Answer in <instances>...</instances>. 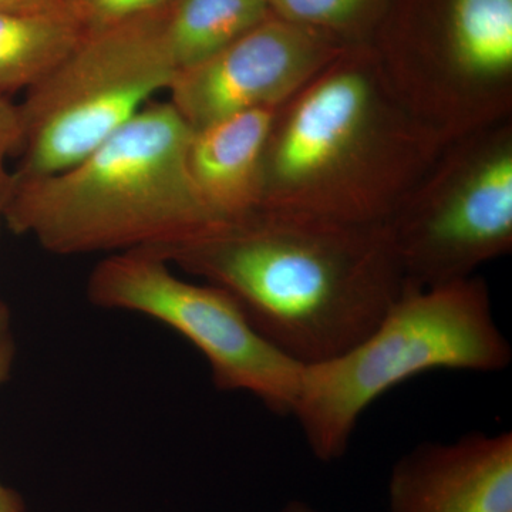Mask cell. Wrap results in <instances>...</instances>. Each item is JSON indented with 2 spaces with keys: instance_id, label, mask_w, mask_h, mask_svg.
I'll use <instances>...</instances> for the list:
<instances>
[{
  "instance_id": "e0dca14e",
  "label": "cell",
  "mask_w": 512,
  "mask_h": 512,
  "mask_svg": "<svg viewBox=\"0 0 512 512\" xmlns=\"http://www.w3.org/2000/svg\"><path fill=\"white\" fill-rule=\"evenodd\" d=\"M67 0H0V13H35L56 9Z\"/></svg>"
},
{
  "instance_id": "7a4b0ae2",
  "label": "cell",
  "mask_w": 512,
  "mask_h": 512,
  "mask_svg": "<svg viewBox=\"0 0 512 512\" xmlns=\"http://www.w3.org/2000/svg\"><path fill=\"white\" fill-rule=\"evenodd\" d=\"M448 144L404 107L377 57L346 50L276 110L259 211L386 224Z\"/></svg>"
},
{
  "instance_id": "d6986e66",
  "label": "cell",
  "mask_w": 512,
  "mask_h": 512,
  "mask_svg": "<svg viewBox=\"0 0 512 512\" xmlns=\"http://www.w3.org/2000/svg\"><path fill=\"white\" fill-rule=\"evenodd\" d=\"M281 512H316L311 504L303 500L288 501L282 508Z\"/></svg>"
},
{
  "instance_id": "277c9868",
  "label": "cell",
  "mask_w": 512,
  "mask_h": 512,
  "mask_svg": "<svg viewBox=\"0 0 512 512\" xmlns=\"http://www.w3.org/2000/svg\"><path fill=\"white\" fill-rule=\"evenodd\" d=\"M511 360L483 278L404 288L365 339L302 367L291 416L313 457L335 463L348 453L367 407L399 384L431 370L501 372Z\"/></svg>"
},
{
  "instance_id": "3957f363",
  "label": "cell",
  "mask_w": 512,
  "mask_h": 512,
  "mask_svg": "<svg viewBox=\"0 0 512 512\" xmlns=\"http://www.w3.org/2000/svg\"><path fill=\"white\" fill-rule=\"evenodd\" d=\"M194 130L170 101L148 103L60 173L15 183L2 221L62 256L161 252L224 227L188 170Z\"/></svg>"
},
{
  "instance_id": "5b68a950",
  "label": "cell",
  "mask_w": 512,
  "mask_h": 512,
  "mask_svg": "<svg viewBox=\"0 0 512 512\" xmlns=\"http://www.w3.org/2000/svg\"><path fill=\"white\" fill-rule=\"evenodd\" d=\"M164 16L165 8L87 30L73 52L26 92L15 183L73 167L170 89L178 67L165 40Z\"/></svg>"
},
{
  "instance_id": "5bb4252c",
  "label": "cell",
  "mask_w": 512,
  "mask_h": 512,
  "mask_svg": "<svg viewBox=\"0 0 512 512\" xmlns=\"http://www.w3.org/2000/svg\"><path fill=\"white\" fill-rule=\"evenodd\" d=\"M173 0H72L84 28L96 30L150 15L167 8Z\"/></svg>"
},
{
  "instance_id": "7c38bea8",
  "label": "cell",
  "mask_w": 512,
  "mask_h": 512,
  "mask_svg": "<svg viewBox=\"0 0 512 512\" xmlns=\"http://www.w3.org/2000/svg\"><path fill=\"white\" fill-rule=\"evenodd\" d=\"M271 15L268 0H173L164 32L178 72L217 55Z\"/></svg>"
},
{
  "instance_id": "30bf717a",
  "label": "cell",
  "mask_w": 512,
  "mask_h": 512,
  "mask_svg": "<svg viewBox=\"0 0 512 512\" xmlns=\"http://www.w3.org/2000/svg\"><path fill=\"white\" fill-rule=\"evenodd\" d=\"M276 110L235 114L192 133L188 170L202 200L225 224L261 208L262 157Z\"/></svg>"
},
{
  "instance_id": "2e32d148",
  "label": "cell",
  "mask_w": 512,
  "mask_h": 512,
  "mask_svg": "<svg viewBox=\"0 0 512 512\" xmlns=\"http://www.w3.org/2000/svg\"><path fill=\"white\" fill-rule=\"evenodd\" d=\"M16 343L8 305L0 298V386L9 379L15 363Z\"/></svg>"
},
{
  "instance_id": "52a82bcc",
  "label": "cell",
  "mask_w": 512,
  "mask_h": 512,
  "mask_svg": "<svg viewBox=\"0 0 512 512\" xmlns=\"http://www.w3.org/2000/svg\"><path fill=\"white\" fill-rule=\"evenodd\" d=\"M87 298L109 311L140 313L192 343L222 392H247L291 416L302 367L266 342L237 301L218 286L192 284L147 251L107 255L87 281Z\"/></svg>"
},
{
  "instance_id": "9a60e30c",
  "label": "cell",
  "mask_w": 512,
  "mask_h": 512,
  "mask_svg": "<svg viewBox=\"0 0 512 512\" xmlns=\"http://www.w3.org/2000/svg\"><path fill=\"white\" fill-rule=\"evenodd\" d=\"M22 137L20 104H15L8 96L0 94V221L15 187V177L9 167V158L19 153Z\"/></svg>"
},
{
  "instance_id": "8fae6325",
  "label": "cell",
  "mask_w": 512,
  "mask_h": 512,
  "mask_svg": "<svg viewBox=\"0 0 512 512\" xmlns=\"http://www.w3.org/2000/svg\"><path fill=\"white\" fill-rule=\"evenodd\" d=\"M86 33L72 0L45 12L0 13V94L28 92Z\"/></svg>"
},
{
  "instance_id": "9c48e42d",
  "label": "cell",
  "mask_w": 512,
  "mask_h": 512,
  "mask_svg": "<svg viewBox=\"0 0 512 512\" xmlns=\"http://www.w3.org/2000/svg\"><path fill=\"white\" fill-rule=\"evenodd\" d=\"M386 512H512V433L424 441L397 458Z\"/></svg>"
},
{
  "instance_id": "8992f818",
  "label": "cell",
  "mask_w": 512,
  "mask_h": 512,
  "mask_svg": "<svg viewBox=\"0 0 512 512\" xmlns=\"http://www.w3.org/2000/svg\"><path fill=\"white\" fill-rule=\"evenodd\" d=\"M386 227L406 288L461 281L510 254V121L451 141Z\"/></svg>"
},
{
  "instance_id": "ba28073f",
  "label": "cell",
  "mask_w": 512,
  "mask_h": 512,
  "mask_svg": "<svg viewBox=\"0 0 512 512\" xmlns=\"http://www.w3.org/2000/svg\"><path fill=\"white\" fill-rule=\"evenodd\" d=\"M349 49L336 37L271 15L217 55L178 72L168 101L192 130L279 109Z\"/></svg>"
},
{
  "instance_id": "ac0fdd59",
  "label": "cell",
  "mask_w": 512,
  "mask_h": 512,
  "mask_svg": "<svg viewBox=\"0 0 512 512\" xmlns=\"http://www.w3.org/2000/svg\"><path fill=\"white\" fill-rule=\"evenodd\" d=\"M0 512H25L19 494L2 483H0Z\"/></svg>"
},
{
  "instance_id": "4fadbf2b",
  "label": "cell",
  "mask_w": 512,
  "mask_h": 512,
  "mask_svg": "<svg viewBox=\"0 0 512 512\" xmlns=\"http://www.w3.org/2000/svg\"><path fill=\"white\" fill-rule=\"evenodd\" d=\"M383 0H268L272 15L336 37L375 18Z\"/></svg>"
},
{
  "instance_id": "6da1fadb",
  "label": "cell",
  "mask_w": 512,
  "mask_h": 512,
  "mask_svg": "<svg viewBox=\"0 0 512 512\" xmlns=\"http://www.w3.org/2000/svg\"><path fill=\"white\" fill-rule=\"evenodd\" d=\"M151 254L224 289L252 328L301 366L348 352L406 288L386 224L258 211Z\"/></svg>"
}]
</instances>
